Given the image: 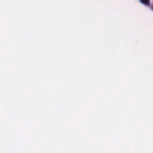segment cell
I'll return each mask as SVG.
<instances>
[{
  "mask_svg": "<svg viewBox=\"0 0 153 153\" xmlns=\"http://www.w3.org/2000/svg\"><path fill=\"white\" fill-rule=\"evenodd\" d=\"M140 1H141L142 3H143L144 4H148L149 2V0H140Z\"/></svg>",
  "mask_w": 153,
  "mask_h": 153,
  "instance_id": "1",
  "label": "cell"
}]
</instances>
